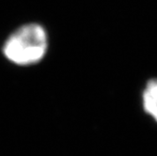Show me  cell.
Listing matches in <instances>:
<instances>
[{"instance_id": "6da1fadb", "label": "cell", "mask_w": 157, "mask_h": 156, "mask_svg": "<svg viewBox=\"0 0 157 156\" xmlns=\"http://www.w3.org/2000/svg\"><path fill=\"white\" fill-rule=\"evenodd\" d=\"M48 49L45 29L38 24H27L14 31L5 41L3 54L13 64L28 66L39 63Z\"/></svg>"}, {"instance_id": "7a4b0ae2", "label": "cell", "mask_w": 157, "mask_h": 156, "mask_svg": "<svg viewBox=\"0 0 157 156\" xmlns=\"http://www.w3.org/2000/svg\"><path fill=\"white\" fill-rule=\"evenodd\" d=\"M141 97L143 110L157 123V79L147 82Z\"/></svg>"}]
</instances>
